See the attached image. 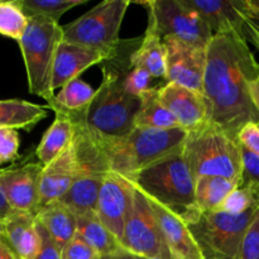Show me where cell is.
Wrapping results in <instances>:
<instances>
[{"label": "cell", "instance_id": "cell-1", "mask_svg": "<svg viewBox=\"0 0 259 259\" xmlns=\"http://www.w3.org/2000/svg\"><path fill=\"white\" fill-rule=\"evenodd\" d=\"M206 51L202 95L207 120L238 139L245 125H259V111L249 93V83L259 77V63L239 33L214 35Z\"/></svg>", "mask_w": 259, "mask_h": 259}, {"label": "cell", "instance_id": "cell-2", "mask_svg": "<svg viewBox=\"0 0 259 259\" xmlns=\"http://www.w3.org/2000/svg\"><path fill=\"white\" fill-rule=\"evenodd\" d=\"M187 137L182 126L174 129H153L136 126L120 138L100 137L108 161L109 171L129 179L158 159L181 151Z\"/></svg>", "mask_w": 259, "mask_h": 259}, {"label": "cell", "instance_id": "cell-3", "mask_svg": "<svg viewBox=\"0 0 259 259\" xmlns=\"http://www.w3.org/2000/svg\"><path fill=\"white\" fill-rule=\"evenodd\" d=\"M142 98L124 88V75L105 66L103 81L90 105L77 111L81 121L94 134L105 139L120 138L137 126Z\"/></svg>", "mask_w": 259, "mask_h": 259}, {"label": "cell", "instance_id": "cell-4", "mask_svg": "<svg viewBox=\"0 0 259 259\" xmlns=\"http://www.w3.org/2000/svg\"><path fill=\"white\" fill-rule=\"evenodd\" d=\"M181 151L158 159L129 180L147 197L186 220L199 209L195 200L196 180Z\"/></svg>", "mask_w": 259, "mask_h": 259}, {"label": "cell", "instance_id": "cell-5", "mask_svg": "<svg viewBox=\"0 0 259 259\" xmlns=\"http://www.w3.org/2000/svg\"><path fill=\"white\" fill-rule=\"evenodd\" d=\"M182 156L197 180L201 176H220L240 182L242 151L238 139L209 120L187 131Z\"/></svg>", "mask_w": 259, "mask_h": 259}, {"label": "cell", "instance_id": "cell-6", "mask_svg": "<svg viewBox=\"0 0 259 259\" xmlns=\"http://www.w3.org/2000/svg\"><path fill=\"white\" fill-rule=\"evenodd\" d=\"M258 209L240 214L197 210L185 222L204 259H238L243 238Z\"/></svg>", "mask_w": 259, "mask_h": 259}, {"label": "cell", "instance_id": "cell-7", "mask_svg": "<svg viewBox=\"0 0 259 259\" xmlns=\"http://www.w3.org/2000/svg\"><path fill=\"white\" fill-rule=\"evenodd\" d=\"M63 40L62 25L45 18H29L28 27L19 40V47L27 70L28 90L51 104L53 65L57 48Z\"/></svg>", "mask_w": 259, "mask_h": 259}, {"label": "cell", "instance_id": "cell-8", "mask_svg": "<svg viewBox=\"0 0 259 259\" xmlns=\"http://www.w3.org/2000/svg\"><path fill=\"white\" fill-rule=\"evenodd\" d=\"M131 5L128 0H105L70 24L62 25L63 40L99 51L115 60L120 47V28Z\"/></svg>", "mask_w": 259, "mask_h": 259}, {"label": "cell", "instance_id": "cell-9", "mask_svg": "<svg viewBox=\"0 0 259 259\" xmlns=\"http://www.w3.org/2000/svg\"><path fill=\"white\" fill-rule=\"evenodd\" d=\"M95 161L96 151L90 139L85 134L75 132L68 148L43 168L38 211L61 199L76 180L94 174Z\"/></svg>", "mask_w": 259, "mask_h": 259}, {"label": "cell", "instance_id": "cell-10", "mask_svg": "<svg viewBox=\"0 0 259 259\" xmlns=\"http://www.w3.org/2000/svg\"><path fill=\"white\" fill-rule=\"evenodd\" d=\"M120 245L124 252L136 257L175 259L148 199L136 186Z\"/></svg>", "mask_w": 259, "mask_h": 259}, {"label": "cell", "instance_id": "cell-11", "mask_svg": "<svg viewBox=\"0 0 259 259\" xmlns=\"http://www.w3.org/2000/svg\"><path fill=\"white\" fill-rule=\"evenodd\" d=\"M148 18L154 20L162 39L174 38L182 42L207 47L214 34L199 13L181 0H152L142 3Z\"/></svg>", "mask_w": 259, "mask_h": 259}, {"label": "cell", "instance_id": "cell-12", "mask_svg": "<svg viewBox=\"0 0 259 259\" xmlns=\"http://www.w3.org/2000/svg\"><path fill=\"white\" fill-rule=\"evenodd\" d=\"M166 81L186 86L202 94L207 47L166 38Z\"/></svg>", "mask_w": 259, "mask_h": 259}, {"label": "cell", "instance_id": "cell-13", "mask_svg": "<svg viewBox=\"0 0 259 259\" xmlns=\"http://www.w3.org/2000/svg\"><path fill=\"white\" fill-rule=\"evenodd\" d=\"M43 168L39 162H28L0 169V189L14 211L37 215Z\"/></svg>", "mask_w": 259, "mask_h": 259}, {"label": "cell", "instance_id": "cell-14", "mask_svg": "<svg viewBox=\"0 0 259 259\" xmlns=\"http://www.w3.org/2000/svg\"><path fill=\"white\" fill-rule=\"evenodd\" d=\"M134 186L131 180L109 172L104 177L98 200V217L104 225L118 238L123 237L126 218L131 210Z\"/></svg>", "mask_w": 259, "mask_h": 259}, {"label": "cell", "instance_id": "cell-15", "mask_svg": "<svg viewBox=\"0 0 259 259\" xmlns=\"http://www.w3.org/2000/svg\"><path fill=\"white\" fill-rule=\"evenodd\" d=\"M199 13L214 35L239 33L245 37V0H181Z\"/></svg>", "mask_w": 259, "mask_h": 259}, {"label": "cell", "instance_id": "cell-16", "mask_svg": "<svg viewBox=\"0 0 259 259\" xmlns=\"http://www.w3.org/2000/svg\"><path fill=\"white\" fill-rule=\"evenodd\" d=\"M159 99L174 114L180 126L186 131L207 120L206 103L201 93L179 83L167 82L159 88Z\"/></svg>", "mask_w": 259, "mask_h": 259}, {"label": "cell", "instance_id": "cell-17", "mask_svg": "<svg viewBox=\"0 0 259 259\" xmlns=\"http://www.w3.org/2000/svg\"><path fill=\"white\" fill-rule=\"evenodd\" d=\"M101 62H108V58L99 51L62 40L56 52L52 90L62 89L71 81L80 78L81 73L89 67Z\"/></svg>", "mask_w": 259, "mask_h": 259}, {"label": "cell", "instance_id": "cell-18", "mask_svg": "<svg viewBox=\"0 0 259 259\" xmlns=\"http://www.w3.org/2000/svg\"><path fill=\"white\" fill-rule=\"evenodd\" d=\"M147 199L175 259H204L186 222L159 202Z\"/></svg>", "mask_w": 259, "mask_h": 259}, {"label": "cell", "instance_id": "cell-19", "mask_svg": "<svg viewBox=\"0 0 259 259\" xmlns=\"http://www.w3.org/2000/svg\"><path fill=\"white\" fill-rule=\"evenodd\" d=\"M0 237L18 259H35L40 249L35 215L14 211L0 225Z\"/></svg>", "mask_w": 259, "mask_h": 259}, {"label": "cell", "instance_id": "cell-20", "mask_svg": "<svg viewBox=\"0 0 259 259\" xmlns=\"http://www.w3.org/2000/svg\"><path fill=\"white\" fill-rule=\"evenodd\" d=\"M52 110L56 114L55 120L43 134L35 149V156L43 167L52 163L68 148L75 133V124L70 113L58 106H53Z\"/></svg>", "mask_w": 259, "mask_h": 259}, {"label": "cell", "instance_id": "cell-21", "mask_svg": "<svg viewBox=\"0 0 259 259\" xmlns=\"http://www.w3.org/2000/svg\"><path fill=\"white\" fill-rule=\"evenodd\" d=\"M129 66L144 68L152 77H166V47L152 18H148L146 34L141 45L129 57Z\"/></svg>", "mask_w": 259, "mask_h": 259}, {"label": "cell", "instance_id": "cell-22", "mask_svg": "<svg viewBox=\"0 0 259 259\" xmlns=\"http://www.w3.org/2000/svg\"><path fill=\"white\" fill-rule=\"evenodd\" d=\"M109 174V172H108ZM105 175H85L72 184L58 201L67 206L76 217L98 214V200Z\"/></svg>", "mask_w": 259, "mask_h": 259}, {"label": "cell", "instance_id": "cell-23", "mask_svg": "<svg viewBox=\"0 0 259 259\" xmlns=\"http://www.w3.org/2000/svg\"><path fill=\"white\" fill-rule=\"evenodd\" d=\"M35 220L45 227L61 250L77 233V217L58 200L42 207Z\"/></svg>", "mask_w": 259, "mask_h": 259}, {"label": "cell", "instance_id": "cell-24", "mask_svg": "<svg viewBox=\"0 0 259 259\" xmlns=\"http://www.w3.org/2000/svg\"><path fill=\"white\" fill-rule=\"evenodd\" d=\"M48 106L37 105L19 99L0 100V129L32 131L48 115Z\"/></svg>", "mask_w": 259, "mask_h": 259}, {"label": "cell", "instance_id": "cell-25", "mask_svg": "<svg viewBox=\"0 0 259 259\" xmlns=\"http://www.w3.org/2000/svg\"><path fill=\"white\" fill-rule=\"evenodd\" d=\"M239 186V182L220 176H201L195 182V200L201 211H219Z\"/></svg>", "mask_w": 259, "mask_h": 259}, {"label": "cell", "instance_id": "cell-26", "mask_svg": "<svg viewBox=\"0 0 259 259\" xmlns=\"http://www.w3.org/2000/svg\"><path fill=\"white\" fill-rule=\"evenodd\" d=\"M77 234L86 240L101 257L123 253L118 238L101 223L98 214L77 217Z\"/></svg>", "mask_w": 259, "mask_h": 259}, {"label": "cell", "instance_id": "cell-27", "mask_svg": "<svg viewBox=\"0 0 259 259\" xmlns=\"http://www.w3.org/2000/svg\"><path fill=\"white\" fill-rule=\"evenodd\" d=\"M159 88H151L142 98V106L137 118V126L153 129H174L180 124L174 114L159 99Z\"/></svg>", "mask_w": 259, "mask_h": 259}, {"label": "cell", "instance_id": "cell-28", "mask_svg": "<svg viewBox=\"0 0 259 259\" xmlns=\"http://www.w3.org/2000/svg\"><path fill=\"white\" fill-rule=\"evenodd\" d=\"M96 95V90L81 78L71 81L61 89L48 108L58 106L68 111H80L88 108Z\"/></svg>", "mask_w": 259, "mask_h": 259}, {"label": "cell", "instance_id": "cell-29", "mask_svg": "<svg viewBox=\"0 0 259 259\" xmlns=\"http://www.w3.org/2000/svg\"><path fill=\"white\" fill-rule=\"evenodd\" d=\"M28 18H45L57 22L65 13L86 0H17Z\"/></svg>", "mask_w": 259, "mask_h": 259}, {"label": "cell", "instance_id": "cell-30", "mask_svg": "<svg viewBox=\"0 0 259 259\" xmlns=\"http://www.w3.org/2000/svg\"><path fill=\"white\" fill-rule=\"evenodd\" d=\"M29 18L24 14L17 0L0 2V34L19 42L28 27Z\"/></svg>", "mask_w": 259, "mask_h": 259}, {"label": "cell", "instance_id": "cell-31", "mask_svg": "<svg viewBox=\"0 0 259 259\" xmlns=\"http://www.w3.org/2000/svg\"><path fill=\"white\" fill-rule=\"evenodd\" d=\"M242 151V177L239 186L247 187L259 195V156L240 144Z\"/></svg>", "mask_w": 259, "mask_h": 259}, {"label": "cell", "instance_id": "cell-32", "mask_svg": "<svg viewBox=\"0 0 259 259\" xmlns=\"http://www.w3.org/2000/svg\"><path fill=\"white\" fill-rule=\"evenodd\" d=\"M152 75L141 67H131L124 75V88L131 95L141 98L151 89Z\"/></svg>", "mask_w": 259, "mask_h": 259}, {"label": "cell", "instance_id": "cell-33", "mask_svg": "<svg viewBox=\"0 0 259 259\" xmlns=\"http://www.w3.org/2000/svg\"><path fill=\"white\" fill-rule=\"evenodd\" d=\"M238 259H259V209L245 232Z\"/></svg>", "mask_w": 259, "mask_h": 259}, {"label": "cell", "instance_id": "cell-34", "mask_svg": "<svg viewBox=\"0 0 259 259\" xmlns=\"http://www.w3.org/2000/svg\"><path fill=\"white\" fill-rule=\"evenodd\" d=\"M19 151V134L17 129H0V164L14 161Z\"/></svg>", "mask_w": 259, "mask_h": 259}, {"label": "cell", "instance_id": "cell-35", "mask_svg": "<svg viewBox=\"0 0 259 259\" xmlns=\"http://www.w3.org/2000/svg\"><path fill=\"white\" fill-rule=\"evenodd\" d=\"M101 255L76 233L70 243L62 249V259H100Z\"/></svg>", "mask_w": 259, "mask_h": 259}, {"label": "cell", "instance_id": "cell-36", "mask_svg": "<svg viewBox=\"0 0 259 259\" xmlns=\"http://www.w3.org/2000/svg\"><path fill=\"white\" fill-rule=\"evenodd\" d=\"M37 229L40 238V249L35 259H62V250L56 244V242L52 239L50 233L45 229V227L38 222Z\"/></svg>", "mask_w": 259, "mask_h": 259}, {"label": "cell", "instance_id": "cell-37", "mask_svg": "<svg viewBox=\"0 0 259 259\" xmlns=\"http://www.w3.org/2000/svg\"><path fill=\"white\" fill-rule=\"evenodd\" d=\"M238 141L242 144L243 147H245L247 149H249L250 152H253L254 154L259 156V125L258 124H248L244 128L242 129V132L238 136Z\"/></svg>", "mask_w": 259, "mask_h": 259}, {"label": "cell", "instance_id": "cell-38", "mask_svg": "<svg viewBox=\"0 0 259 259\" xmlns=\"http://www.w3.org/2000/svg\"><path fill=\"white\" fill-rule=\"evenodd\" d=\"M245 38L259 52V19L245 15Z\"/></svg>", "mask_w": 259, "mask_h": 259}, {"label": "cell", "instance_id": "cell-39", "mask_svg": "<svg viewBox=\"0 0 259 259\" xmlns=\"http://www.w3.org/2000/svg\"><path fill=\"white\" fill-rule=\"evenodd\" d=\"M13 212H14V210L12 209V206H10L9 202H8L7 197H5L2 189H0V225H2L3 223H4V220L8 219Z\"/></svg>", "mask_w": 259, "mask_h": 259}, {"label": "cell", "instance_id": "cell-40", "mask_svg": "<svg viewBox=\"0 0 259 259\" xmlns=\"http://www.w3.org/2000/svg\"><path fill=\"white\" fill-rule=\"evenodd\" d=\"M249 93L250 98H252L253 100V104H254V106L259 111V77L253 80L252 82L249 83Z\"/></svg>", "mask_w": 259, "mask_h": 259}, {"label": "cell", "instance_id": "cell-41", "mask_svg": "<svg viewBox=\"0 0 259 259\" xmlns=\"http://www.w3.org/2000/svg\"><path fill=\"white\" fill-rule=\"evenodd\" d=\"M0 259H18L14 252L10 249L9 245L3 240L2 237H0Z\"/></svg>", "mask_w": 259, "mask_h": 259}, {"label": "cell", "instance_id": "cell-42", "mask_svg": "<svg viewBox=\"0 0 259 259\" xmlns=\"http://www.w3.org/2000/svg\"><path fill=\"white\" fill-rule=\"evenodd\" d=\"M245 9L247 15L259 19V0H245Z\"/></svg>", "mask_w": 259, "mask_h": 259}, {"label": "cell", "instance_id": "cell-43", "mask_svg": "<svg viewBox=\"0 0 259 259\" xmlns=\"http://www.w3.org/2000/svg\"><path fill=\"white\" fill-rule=\"evenodd\" d=\"M115 259H136V257L132 254H129V253L123 252V253H120V254L115 255Z\"/></svg>", "mask_w": 259, "mask_h": 259}, {"label": "cell", "instance_id": "cell-44", "mask_svg": "<svg viewBox=\"0 0 259 259\" xmlns=\"http://www.w3.org/2000/svg\"><path fill=\"white\" fill-rule=\"evenodd\" d=\"M100 259H115V255H106V257H101Z\"/></svg>", "mask_w": 259, "mask_h": 259}, {"label": "cell", "instance_id": "cell-45", "mask_svg": "<svg viewBox=\"0 0 259 259\" xmlns=\"http://www.w3.org/2000/svg\"><path fill=\"white\" fill-rule=\"evenodd\" d=\"M136 257V255H134ZM136 259H151V258H143V257H136Z\"/></svg>", "mask_w": 259, "mask_h": 259}]
</instances>
